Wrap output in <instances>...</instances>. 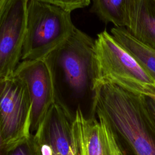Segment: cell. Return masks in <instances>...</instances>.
<instances>
[{
  "mask_svg": "<svg viewBox=\"0 0 155 155\" xmlns=\"http://www.w3.org/2000/svg\"><path fill=\"white\" fill-rule=\"evenodd\" d=\"M91 111L109 129L124 155H155V123L144 95L99 80Z\"/></svg>",
  "mask_w": 155,
  "mask_h": 155,
  "instance_id": "6da1fadb",
  "label": "cell"
},
{
  "mask_svg": "<svg viewBox=\"0 0 155 155\" xmlns=\"http://www.w3.org/2000/svg\"><path fill=\"white\" fill-rule=\"evenodd\" d=\"M44 61L51 78L54 100L69 109L75 105L82 108L84 104L91 108L99 79L94 40L76 28Z\"/></svg>",
  "mask_w": 155,
  "mask_h": 155,
  "instance_id": "7a4b0ae2",
  "label": "cell"
},
{
  "mask_svg": "<svg viewBox=\"0 0 155 155\" xmlns=\"http://www.w3.org/2000/svg\"><path fill=\"white\" fill-rule=\"evenodd\" d=\"M76 28L70 12L51 4L28 0L21 60H44Z\"/></svg>",
  "mask_w": 155,
  "mask_h": 155,
  "instance_id": "3957f363",
  "label": "cell"
},
{
  "mask_svg": "<svg viewBox=\"0 0 155 155\" xmlns=\"http://www.w3.org/2000/svg\"><path fill=\"white\" fill-rule=\"evenodd\" d=\"M94 45L99 80L145 96L155 90V80L105 30L97 35Z\"/></svg>",
  "mask_w": 155,
  "mask_h": 155,
  "instance_id": "277c9868",
  "label": "cell"
},
{
  "mask_svg": "<svg viewBox=\"0 0 155 155\" xmlns=\"http://www.w3.org/2000/svg\"><path fill=\"white\" fill-rule=\"evenodd\" d=\"M31 104L24 82L7 79L0 96V129L5 148L29 136Z\"/></svg>",
  "mask_w": 155,
  "mask_h": 155,
  "instance_id": "5b68a950",
  "label": "cell"
},
{
  "mask_svg": "<svg viewBox=\"0 0 155 155\" xmlns=\"http://www.w3.org/2000/svg\"><path fill=\"white\" fill-rule=\"evenodd\" d=\"M28 0H7L0 13V79L12 78L21 62Z\"/></svg>",
  "mask_w": 155,
  "mask_h": 155,
  "instance_id": "8992f818",
  "label": "cell"
},
{
  "mask_svg": "<svg viewBox=\"0 0 155 155\" xmlns=\"http://www.w3.org/2000/svg\"><path fill=\"white\" fill-rule=\"evenodd\" d=\"M70 110L54 100L34 134L41 155H78Z\"/></svg>",
  "mask_w": 155,
  "mask_h": 155,
  "instance_id": "52a82bcc",
  "label": "cell"
},
{
  "mask_svg": "<svg viewBox=\"0 0 155 155\" xmlns=\"http://www.w3.org/2000/svg\"><path fill=\"white\" fill-rule=\"evenodd\" d=\"M25 84L31 104L30 133L35 134L54 102L48 68L44 60L22 61L13 75Z\"/></svg>",
  "mask_w": 155,
  "mask_h": 155,
  "instance_id": "ba28073f",
  "label": "cell"
},
{
  "mask_svg": "<svg viewBox=\"0 0 155 155\" xmlns=\"http://www.w3.org/2000/svg\"><path fill=\"white\" fill-rule=\"evenodd\" d=\"M73 129L78 155H124L105 125L85 117L80 107L75 110Z\"/></svg>",
  "mask_w": 155,
  "mask_h": 155,
  "instance_id": "9c48e42d",
  "label": "cell"
},
{
  "mask_svg": "<svg viewBox=\"0 0 155 155\" xmlns=\"http://www.w3.org/2000/svg\"><path fill=\"white\" fill-rule=\"evenodd\" d=\"M127 30L138 41L155 50V0H131Z\"/></svg>",
  "mask_w": 155,
  "mask_h": 155,
  "instance_id": "30bf717a",
  "label": "cell"
},
{
  "mask_svg": "<svg viewBox=\"0 0 155 155\" xmlns=\"http://www.w3.org/2000/svg\"><path fill=\"white\" fill-rule=\"evenodd\" d=\"M110 31L116 42L155 80V50L138 41L125 27H114Z\"/></svg>",
  "mask_w": 155,
  "mask_h": 155,
  "instance_id": "8fae6325",
  "label": "cell"
},
{
  "mask_svg": "<svg viewBox=\"0 0 155 155\" xmlns=\"http://www.w3.org/2000/svg\"><path fill=\"white\" fill-rule=\"evenodd\" d=\"M131 0H93L91 10L105 23L126 28Z\"/></svg>",
  "mask_w": 155,
  "mask_h": 155,
  "instance_id": "7c38bea8",
  "label": "cell"
},
{
  "mask_svg": "<svg viewBox=\"0 0 155 155\" xmlns=\"http://www.w3.org/2000/svg\"><path fill=\"white\" fill-rule=\"evenodd\" d=\"M5 155H41L35 134L26 137L6 148Z\"/></svg>",
  "mask_w": 155,
  "mask_h": 155,
  "instance_id": "4fadbf2b",
  "label": "cell"
},
{
  "mask_svg": "<svg viewBox=\"0 0 155 155\" xmlns=\"http://www.w3.org/2000/svg\"><path fill=\"white\" fill-rule=\"evenodd\" d=\"M51 4L65 9L71 12L72 11L85 7L90 3V0H37Z\"/></svg>",
  "mask_w": 155,
  "mask_h": 155,
  "instance_id": "5bb4252c",
  "label": "cell"
},
{
  "mask_svg": "<svg viewBox=\"0 0 155 155\" xmlns=\"http://www.w3.org/2000/svg\"><path fill=\"white\" fill-rule=\"evenodd\" d=\"M145 99L149 113L155 123V100L148 96H145Z\"/></svg>",
  "mask_w": 155,
  "mask_h": 155,
  "instance_id": "9a60e30c",
  "label": "cell"
},
{
  "mask_svg": "<svg viewBox=\"0 0 155 155\" xmlns=\"http://www.w3.org/2000/svg\"><path fill=\"white\" fill-rule=\"evenodd\" d=\"M5 81L6 80L0 79V96L4 88V87L5 85ZM5 151H6V148L3 142L1 131L0 129V155H5Z\"/></svg>",
  "mask_w": 155,
  "mask_h": 155,
  "instance_id": "2e32d148",
  "label": "cell"
},
{
  "mask_svg": "<svg viewBox=\"0 0 155 155\" xmlns=\"http://www.w3.org/2000/svg\"><path fill=\"white\" fill-rule=\"evenodd\" d=\"M7 1V0H0V13Z\"/></svg>",
  "mask_w": 155,
  "mask_h": 155,
  "instance_id": "e0dca14e",
  "label": "cell"
},
{
  "mask_svg": "<svg viewBox=\"0 0 155 155\" xmlns=\"http://www.w3.org/2000/svg\"><path fill=\"white\" fill-rule=\"evenodd\" d=\"M148 96H149V97H151V98H153V99H154L155 100V90L153 91V93H151V94H150V95H148Z\"/></svg>",
  "mask_w": 155,
  "mask_h": 155,
  "instance_id": "ac0fdd59",
  "label": "cell"
}]
</instances>
